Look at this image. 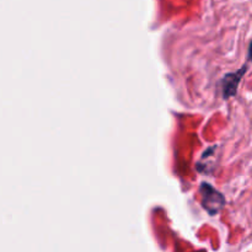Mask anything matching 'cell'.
I'll list each match as a JSON object with an SVG mask.
<instances>
[{"instance_id": "cell-1", "label": "cell", "mask_w": 252, "mask_h": 252, "mask_svg": "<svg viewBox=\"0 0 252 252\" xmlns=\"http://www.w3.org/2000/svg\"><path fill=\"white\" fill-rule=\"evenodd\" d=\"M199 192H201L202 203H203L202 206H203L212 216L218 213V212L224 207V203H225L224 196L220 192L217 191L214 187H212L209 184H207V182L201 184Z\"/></svg>"}]
</instances>
